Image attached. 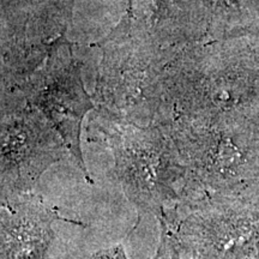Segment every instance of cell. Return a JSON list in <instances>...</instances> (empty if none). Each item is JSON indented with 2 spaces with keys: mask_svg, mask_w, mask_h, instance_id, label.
Here are the masks:
<instances>
[{
  "mask_svg": "<svg viewBox=\"0 0 259 259\" xmlns=\"http://www.w3.org/2000/svg\"><path fill=\"white\" fill-rule=\"evenodd\" d=\"M90 259H127L124 250V246L118 244L108 248H102L95 252Z\"/></svg>",
  "mask_w": 259,
  "mask_h": 259,
  "instance_id": "cell-6",
  "label": "cell"
},
{
  "mask_svg": "<svg viewBox=\"0 0 259 259\" xmlns=\"http://www.w3.org/2000/svg\"><path fill=\"white\" fill-rule=\"evenodd\" d=\"M160 223V242L156 253L151 259H181V246L177 235L163 220H158Z\"/></svg>",
  "mask_w": 259,
  "mask_h": 259,
  "instance_id": "cell-5",
  "label": "cell"
},
{
  "mask_svg": "<svg viewBox=\"0 0 259 259\" xmlns=\"http://www.w3.org/2000/svg\"><path fill=\"white\" fill-rule=\"evenodd\" d=\"M0 206L2 259H46L54 239V222L88 226L61 216L59 209L47 205L41 194L34 191L2 199Z\"/></svg>",
  "mask_w": 259,
  "mask_h": 259,
  "instance_id": "cell-3",
  "label": "cell"
},
{
  "mask_svg": "<svg viewBox=\"0 0 259 259\" xmlns=\"http://www.w3.org/2000/svg\"><path fill=\"white\" fill-rule=\"evenodd\" d=\"M66 154L64 141L44 114L3 103L2 199L32 192L44 173Z\"/></svg>",
  "mask_w": 259,
  "mask_h": 259,
  "instance_id": "cell-2",
  "label": "cell"
},
{
  "mask_svg": "<svg viewBox=\"0 0 259 259\" xmlns=\"http://www.w3.org/2000/svg\"><path fill=\"white\" fill-rule=\"evenodd\" d=\"M89 127H93V138L111 151L119 185L137 210L134 229L144 215L158 220L180 205L187 186V168L163 126H141L107 115Z\"/></svg>",
  "mask_w": 259,
  "mask_h": 259,
  "instance_id": "cell-1",
  "label": "cell"
},
{
  "mask_svg": "<svg viewBox=\"0 0 259 259\" xmlns=\"http://www.w3.org/2000/svg\"><path fill=\"white\" fill-rule=\"evenodd\" d=\"M31 97L32 102L40 108L42 114L64 141L74 166L82 173L87 183L94 185L80 147L82 121L87 112L93 108V105L74 80V77L61 70L52 72L46 82L32 92Z\"/></svg>",
  "mask_w": 259,
  "mask_h": 259,
  "instance_id": "cell-4",
  "label": "cell"
}]
</instances>
